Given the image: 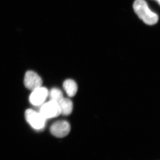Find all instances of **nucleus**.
<instances>
[{"label": "nucleus", "mask_w": 160, "mask_h": 160, "mask_svg": "<svg viewBox=\"0 0 160 160\" xmlns=\"http://www.w3.org/2000/svg\"><path fill=\"white\" fill-rule=\"evenodd\" d=\"M133 9L138 17L148 25H153L158 21V16L149 9L145 0H136L133 5Z\"/></svg>", "instance_id": "1"}, {"label": "nucleus", "mask_w": 160, "mask_h": 160, "mask_svg": "<svg viewBox=\"0 0 160 160\" xmlns=\"http://www.w3.org/2000/svg\"><path fill=\"white\" fill-rule=\"evenodd\" d=\"M27 122L35 130H42L46 126V120L40 112L32 109H28L25 112Z\"/></svg>", "instance_id": "2"}, {"label": "nucleus", "mask_w": 160, "mask_h": 160, "mask_svg": "<svg viewBox=\"0 0 160 160\" xmlns=\"http://www.w3.org/2000/svg\"><path fill=\"white\" fill-rule=\"evenodd\" d=\"M39 112L46 119L57 117L61 114L58 103L52 100L43 104Z\"/></svg>", "instance_id": "3"}, {"label": "nucleus", "mask_w": 160, "mask_h": 160, "mask_svg": "<svg viewBox=\"0 0 160 160\" xmlns=\"http://www.w3.org/2000/svg\"><path fill=\"white\" fill-rule=\"evenodd\" d=\"M70 124L64 120L58 121L52 124L50 128L51 134L57 138L65 137L70 132Z\"/></svg>", "instance_id": "4"}, {"label": "nucleus", "mask_w": 160, "mask_h": 160, "mask_svg": "<svg viewBox=\"0 0 160 160\" xmlns=\"http://www.w3.org/2000/svg\"><path fill=\"white\" fill-rule=\"evenodd\" d=\"M24 84L27 89L32 91L42 86V78L34 72L28 71L26 72L24 78Z\"/></svg>", "instance_id": "5"}, {"label": "nucleus", "mask_w": 160, "mask_h": 160, "mask_svg": "<svg viewBox=\"0 0 160 160\" xmlns=\"http://www.w3.org/2000/svg\"><path fill=\"white\" fill-rule=\"evenodd\" d=\"M48 95V89L41 86L32 91L29 96V101L34 106H40L45 102Z\"/></svg>", "instance_id": "6"}, {"label": "nucleus", "mask_w": 160, "mask_h": 160, "mask_svg": "<svg viewBox=\"0 0 160 160\" xmlns=\"http://www.w3.org/2000/svg\"><path fill=\"white\" fill-rule=\"evenodd\" d=\"M58 103L59 106L61 114L65 116L71 114L73 109V104L71 100L67 98H63Z\"/></svg>", "instance_id": "7"}, {"label": "nucleus", "mask_w": 160, "mask_h": 160, "mask_svg": "<svg viewBox=\"0 0 160 160\" xmlns=\"http://www.w3.org/2000/svg\"><path fill=\"white\" fill-rule=\"evenodd\" d=\"M63 87L67 95L70 97L74 96L78 91V86L73 80L67 79L63 83Z\"/></svg>", "instance_id": "8"}, {"label": "nucleus", "mask_w": 160, "mask_h": 160, "mask_svg": "<svg viewBox=\"0 0 160 160\" xmlns=\"http://www.w3.org/2000/svg\"><path fill=\"white\" fill-rule=\"evenodd\" d=\"M50 100L58 103L63 98V93L62 91L58 88H53L50 90L49 93Z\"/></svg>", "instance_id": "9"}, {"label": "nucleus", "mask_w": 160, "mask_h": 160, "mask_svg": "<svg viewBox=\"0 0 160 160\" xmlns=\"http://www.w3.org/2000/svg\"><path fill=\"white\" fill-rule=\"evenodd\" d=\"M156 1H157L158 3L160 5V0H156Z\"/></svg>", "instance_id": "10"}]
</instances>
